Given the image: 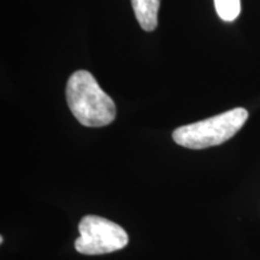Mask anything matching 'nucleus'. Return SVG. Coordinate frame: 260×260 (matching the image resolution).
I'll list each match as a JSON object with an SVG mask.
<instances>
[{"label":"nucleus","mask_w":260,"mask_h":260,"mask_svg":"<svg viewBox=\"0 0 260 260\" xmlns=\"http://www.w3.org/2000/svg\"><path fill=\"white\" fill-rule=\"evenodd\" d=\"M65 93L70 111L82 125L99 128L115 121V103L88 71L79 70L71 75Z\"/></svg>","instance_id":"f257e3e1"},{"label":"nucleus","mask_w":260,"mask_h":260,"mask_svg":"<svg viewBox=\"0 0 260 260\" xmlns=\"http://www.w3.org/2000/svg\"><path fill=\"white\" fill-rule=\"evenodd\" d=\"M247 119V110L236 107L204 121L180 126L172 133V139L177 145L190 149L213 147L232 139Z\"/></svg>","instance_id":"f03ea898"},{"label":"nucleus","mask_w":260,"mask_h":260,"mask_svg":"<svg viewBox=\"0 0 260 260\" xmlns=\"http://www.w3.org/2000/svg\"><path fill=\"white\" fill-rule=\"evenodd\" d=\"M214 6L217 14L225 22L235 21L241 11L240 0H214Z\"/></svg>","instance_id":"39448f33"},{"label":"nucleus","mask_w":260,"mask_h":260,"mask_svg":"<svg viewBox=\"0 0 260 260\" xmlns=\"http://www.w3.org/2000/svg\"><path fill=\"white\" fill-rule=\"evenodd\" d=\"M135 17L146 31H153L158 25L160 0H132Z\"/></svg>","instance_id":"20e7f679"},{"label":"nucleus","mask_w":260,"mask_h":260,"mask_svg":"<svg viewBox=\"0 0 260 260\" xmlns=\"http://www.w3.org/2000/svg\"><path fill=\"white\" fill-rule=\"evenodd\" d=\"M80 237L75 241V249L81 254H107L126 247L128 234L118 224L99 216L88 214L80 220Z\"/></svg>","instance_id":"7ed1b4c3"}]
</instances>
